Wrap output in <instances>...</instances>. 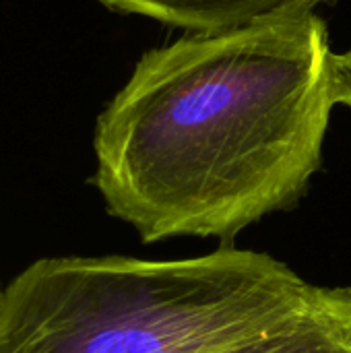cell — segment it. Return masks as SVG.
Wrapping results in <instances>:
<instances>
[{
  "mask_svg": "<svg viewBox=\"0 0 351 353\" xmlns=\"http://www.w3.org/2000/svg\"><path fill=\"white\" fill-rule=\"evenodd\" d=\"M333 105L319 14L190 33L145 52L99 114L93 184L145 244L228 242L300 203Z\"/></svg>",
  "mask_w": 351,
  "mask_h": 353,
  "instance_id": "obj_1",
  "label": "cell"
},
{
  "mask_svg": "<svg viewBox=\"0 0 351 353\" xmlns=\"http://www.w3.org/2000/svg\"><path fill=\"white\" fill-rule=\"evenodd\" d=\"M319 285L283 261L54 256L0 292V353H219L308 306Z\"/></svg>",
  "mask_w": 351,
  "mask_h": 353,
  "instance_id": "obj_2",
  "label": "cell"
},
{
  "mask_svg": "<svg viewBox=\"0 0 351 353\" xmlns=\"http://www.w3.org/2000/svg\"><path fill=\"white\" fill-rule=\"evenodd\" d=\"M124 14H139L199 35L246 29L261 23L304 17L337 0H99Z\"/></svg>",
  "mask_w": 351,
  "mask_h": 353,
  "instance_id": "obj_3",
  "label": "cell"
},
{
  "mask_svg": "<svg viewBox=\"0 0 351 353\" xmlns=\"http://www.w3.org/2000/svg\"><path fill=\"white\" fill-rule=\"evenodd\" d=\"M219 353H351V288H319L281 325Z\"/></svg>",
  "mask_w": 351,
  "mask_h": 353,
  "instance_id": "obj_4",
  "label": "cell"
},
{
  "mask_svg": "<svg viewBox=\"0 0 351 353\" xmlns=\"http://www.w3.org/2000/svg\"><path fill=\"white\" fill-rule=\"evenodd\" d=\"M333 97L351 110V50L333 54Z\"/></svg>",
  "mask_w": 351,
  "mask_h": 353,
  "instance_id": "obj_5",
  "label": "cell"
}]
</instances>
